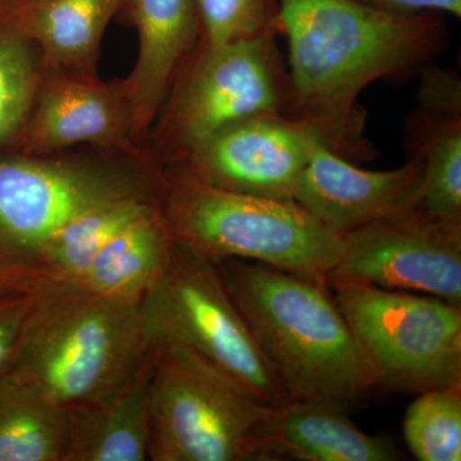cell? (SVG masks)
<instances>
[{
	"label": "cell",
	"mask_w": 461,
	"mask_h": 461,
	"mask_svg": "<svg viewBox=\"0 0 461 461\" xmlns=\"http://www.w3.org/2000/svg\"><path fill=\"white\" fill-rule=\"evenodd\" d=\"M158 205L159 198L133 196L95 206L69 221L41 249L33 267L30 295L76 286L108 240Z\"/></svg>",
	"instance_id": "19"
},
{
	"label": "cell",
	"mask_w": 461,
	"mask_h": 461,
	"mask_svg": "<svg viewBox=\"0 0 461 461\" xmlns=\"http://www.w3.org/2000/svg\"><path fill=\"white\" fill-rule=\"evenodd\" d=\"M33 295L0 294V375L11 369L32 313Z\"/></svg>",
	"instance_id": "25"
},
{
	"label": "cell",
	"mask_w": 461,
	"mask_h": 461,
	"mask_svg": "<svg viewBox=\"0 0 461 461\" xmlns=\"http://www.w3.org/2000/svg\"><path fill=\"white\" fill-rule=\"evenodd\" d=\"M285 83L271 32L206 45L185 78L165 124L173 163L215 132L253 115L282 113Z\"/></svg>",
	"instance_id": "9"
},
{
	"label": "cell",
	"mask_w": 461,
	"mask_h": 461,
	"mask_svg": "<svg viewBox=\"0 0 461 461\" xmlns=\"http://www.w3.org/2000/svg\"><path fill=\"white\" fill-rule=\"evenodd\" d=\"M267 459L396 461L402 454L387 437L357 429L344 409L290 402L276 409Z\"/></svg>",
	"instance_id": "16"
},
{
	"label": "cell",
	"mask_w": 461,
	"mask_h": 461,
	"mask_svg": "<svg viewBox=\"0 0 461 461\" xmlns=\"http://www.w3.org/2000/svg\"><path fill=\"white\" fill-rule=\"evenodd\" d=\"M320 133L282 113L230 123L180 160L205 184L233 193L294 200V191Z\"/></svg>",
	"instance_id": "11"
},
{
	"label": "cell",
	"mask_w": 461,
	"mask_h": 461,
	"mask_svg": "<svg viewBox=\"0 0 461 461\" xmlns=\"http://www.w3.org/2000/svg\"><path fill=\"white\" fill-rule=\"evenodd\" d=\"M150 348L149 460H268L277 408L185 346Z\"/></svg>",
	"instance_id": "5"
},
{
	"label": "cell",
	"mask_w": 461,
	"mask_h": 461,
	"mask_svg": "<svg viewBox=\"0 0 461 461\" xmlns=\"http://www.w3.org/2000/svg\"><path fill=\"white\" fill-rule=\"evenodd\" d=\"M417 151L424 162L418 209L436 220L461 222L460 114L442 115Z\"/></svg>",
	"instance_id": "22"
},
{
	"label": "cell",
	"mask_w": 461,
	"mask_h": 461,
	"mask_svg": "<svg viewBox=\"0 0 461 461\" xmlns=\"http://www.w3.org/2000/svg\"><path fill=\"white\" fill-rule=\"evenodd\" d=\"M403 417V438L420 461L461 460V384L417 393Z\"/></svg>",
	"instance_id": "23"
},
{
	"label": "cell",
	"mask_w": 461,
	"mask_h": 461,
	"mask_svg": "<svg viewBox=\"0 0 461 461\" xmlns=\"http://www.w3.org/2000/svg\"><path fill=\"white\" fill-rule=\"evenodd\" d=\"M11 369L66 409L113 393L147 359L141 302L80 287L36 294Z\"/></svg>",
	"instance_id": "4"
},
{
	"label": "cell",
	"mask_w": 461,
	"mask_h": 461,
	"mask_svg": "<svg viewBox=\"0 0 461 461\" xmlns=\"http://www.w3.org/2000/svg\"><path fill=\"white\" fill-rule=\"evenodd\" d=\"M159 211L173 244L211 259L249 260L327 284L344 235L295 200L218 189L182 165L163 171Z\"/></svg>",
	"instance_id": "3"
},
{
	"label": "cell",
	"mask_w": 461,
	"mask_h": 461,
	"mask_svg": "<svg viewBox=\"0 0 461 461\" xmlns=\"http://www.w3.org/2000/svg\"><path fill=\"white\" fill-rule=\"evenodd\" d=\"M344 242L327 281L363 282L461 305V222L414 209L350 230Z\"/></svg>",
	"instance_id": "10"
},
{
	"label": "cell",
	"mask_w": 461,
	"mask_h": 461,
	"mask_svg": "<svg viewBox=\"0 0 461 461\" xmlns=\"http://www.w3.org/2000/svg\"><path fill=\"white\" fill-rule=\"evenodd\" d=\"M21 132L25 136L23 150L32 156L83 142L126 147L135 133L124 83L44 69L35 104Z\"/></svg>",
	"instance_id": "13"
},
{
	"label": "cell",
	"mask_w": 461,
	"mask_h": 461,
	"mask_svg": "<svg viewBox=\"0 0 461 461\" xmlns=\"http://www.w3.org/2000/svg\"><path fill=\"white\" fill-rule=\"evenodd\" d=\"M126 0H16L14 20L48 71L95 75L100 44Z\"/></svg>",
	"instance_id": "17"
},
{
	"label": "cell",
	"mask_w": 461,
	"mask_h": 461,
	"mask_svg": "<svg viewBox=\"0 0 461 461\" xmlns=\"http://www.w3.org/2000/svg\"><path fill=\"white\" fill-rule=\"evenodd\" d=\"M68 411L41 388L0 375V461H66Z\"/></svg>",
	"instance_id": "20"
},
{
	"label": "cell",
	"mask_w": 461,
	"mask_h": 461,
	"mask_svg": "<svg viewBox=\"0 0 461 461\" xmlns=\"http://www.w3.org/2000/svg\"><path fill=\"white\" fill-rule=\"evenodd\" d=\"M140 305L150 346H185L266 405L290 402L214 259L173 244L165 271Z\"/></svg>",
	"instance_id": "7"
},
{
	"label": "cell",
	"mask_w": 461,
	"mask_h": 461,
	"mask_svg": "<svg viewBox=\"0 0 461 461\" xmlns=\"http://www.w3.org/2000/svg\"><path fill=\"white\" fill-rule=\"evenodd\" d=\"M162 171L41 156L0 159V294L30 295L41 249L78 215L115 200L160 198Z\"/></svg>",
	"instance_id": "6"
},
{
	"label": "cell",
	"mask_w": 461,
	"mask_h": 461,
	"mask_svg": "<svg viewBox=\"0 0 461 461\" xmlns=\"http://www.w3.org/2000/svg\"><path fill=\"white\" fill-rule=\"evenodd\" d=\"M16 0H0V144L23 131L41 87L38 47L18 26Z\"/></svg>",
	"instance_id": "21"
},
{
	"label": "cell",
	"mask_w": 461,
	"mask_h": 461,
	"mask_svg": "<svg viewBox=\"0 0 461 461\" xmlns=\"http://www.w3.org/2000/svg\"><path fill=\"white\" fill-rule=\"evenodd\" d=\"M372 7L391 12V14L415 16L426 12H444L461 16V0H359Z\"/></svg>",
	"instance_id": "26"
},
{
	"label": "cell",
	"mask_w": 461,
	"mask_h": 461,
	"mask_svg": "<svg viewBox=\"0 0 461 461\" xmlns=\"http://www.w3.org/2000/svg\"><path fill=\"white\" fill-rule=\"evenodd\" d=\"M327 286L375 378L393 393L461 384V305L363 282Z\"/></svg>",
	"instance_id": "8"
},
{
	"label": "cell",
	"mask_w": 461,
	"mask_h": 461,
	"mask_svg": "<svg viewBox=\"0 0 461 461\" xmlns=\"http://www.w3.org/2000/svg\"><path fill=\"white\" fill-rule=\"evenodd\" d=\"M290 402L348 411L375 378L327 284L249 260L214 259Z\"/></svg>",
	"instance_id": "2"
},
{
	"label": "cell",
	"mask_w": 461,
	"mask_h": 461,
	"mask_svg": "<svg viewBox=\"0 0 461 461\" xmlns=\"http://www.w3.org/2000/svg\"><path fill=\"white\" fill-rule=\"evenodd\" d=\"M196 5L208 47L271 32L267 0H196Z\"/></svg>",
	"instance_id": "24"
},
{
	"label": "cell",
	"mask_w": 461,
	"mask_h": 461,
	"mask_svg": "<svg viewBox=\"0 0 461 461\" xmlns=\"http://www.w3.org/2000/svg\"><path fill=\"white\" fill-rule=\"evenodd\" d=\"M124 7L140 44L135 68L123 80L136 138L153 122L200 18L196 0H126Z\"/></svg>",
	"instance_id": "14"
},
{
	"label": "cell",
	"mask_w": 461,
	"mask_h": 461,
	"mask_svg": "<svg viewBox=\"0 0 461 461\" xmlns=\"http://www.w3.org/2000/svg\"><path fill=\"white\" fill-rule=\"evenodd\" d=\"M423 169V158L415 151L399 168L366 171L320 141L297 180L294 200L345 235L418 209Z\"/></svg>",
	"instance_id": "12"
},
{
	"label": "cell",
	"mask_w": 461,
	"mask_h": 461,
	"mask_svg": "<svg viewBox=\"0 0 461 461\" xmlns=\"http://www.w3.org/2000/svg\"><path fill=\"white\" fill-rule=\"evenodd\" d=\"M296 120L346 157L357 138V99L369 84L423 65L441 44L429 14H391L359 0H278Z\"/></svg>",
	"instance_id": "1"
},
{
	"label": "cell",
	"mask_w": 461,
	"mask_h": 461,
	"mask_svg": "<svg viewBox=\"0 0 461 461\" xmlns=\"http://www.w3.org/2000/svg\"><path fill=\"white\" fill-rule=\"evenodd\" d=\"M151 348L131 377L99 402L67 409L66 461H149Z\"/></svg>",
	"instance_id": "15"
},
{
	"label": "cell",
	"mask_w": 461,
	"mask_h": 461,
	"mask_svg": "<svg viewBox=\"0 0 461 461\" xmlns=\"http://www.w3.org/2000/svg\"><path fill=\"white\" fill-rule=\"evenodd\" d=\"M172 245L158 205L108 240L72 287L141 302L165 271Z\"/></svg>",
	"instance_id": "18"
}]
</instances>
